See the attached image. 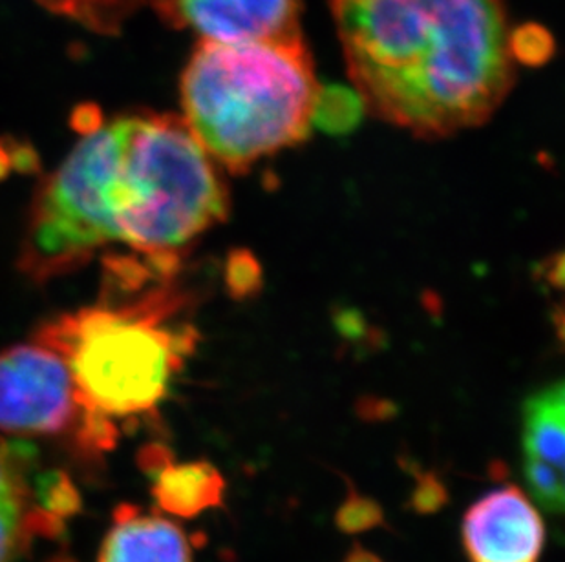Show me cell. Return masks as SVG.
Segmentation results:
<instances>
[{
  "mask_svg": "<svg viewBox=\"0 0 565 562\" xmlns=\"http://www.w3.org/2000/svg\"><path fill=\"white\" fill-rule=\"evenodd\" d=\"M551 37L539 26L523 28L520 32L511 33L512 58L525 64L545 63L551 55Z\"/></svg>",
  "mask_w": 565,
  "mask_h": 562,
  "instance_id": "cell-17",
  "label": "cell"
},
{
  "mask_svg": "<svg viewBox=\"0 0 565 562\" xmlns=\"http://www.w3.org/2000/svg\"><path fill=\"white\" fill-rule=\"evenodd\" d=\"M447 488L434 475H423L412 494L411 506L419 515H433L447 505Z\"/></svg>",
  "mask_w": 565,
  "mask_h": 562,
  "instance_id": "cell-19",
  "label": "cell"
},
{
  "mask_svg": "<svg viewBox=\"0 0 565 562\" xmlns=\"http://www.w3.org/2000/svg\"><path fill=\"white\" fill-rule=\"evenodd\" d=\"M163 19L207 41L300 35V0H154Z\"/></svg>",
  "mask_w": 565,
  "mask_h": 562,
  "instance_id": "cell-7",
  "label": "cell"
},
{
  "mask_svg": "<svg viewBox=\"0 0 565 562\" xmlns=\"http://www.w3.org/2000/svg\"><path fill=\"white\" fill-rule=\"evenodd\" d=\"M55 15L77 22L86 30L102 35L121 32L125 21L138 10L143 0H38Z\"/></svg>",
  "mask_w": 565,
  "mask_h": 562,
  "instance_id": "cell-12",
  "label": "cell"
},
{
  "mask_svg": "<svg viewBox=\"0 0 565 562\" xmlns=\"http://www.w3.org/2000/svg\"><path fill=\"white\" fill-rule=\"evenodd\" d=\"M81 139L39 192L22 267L35 280L85 266L124 245L156 272L227 216V191L183 119L132 114L105 122L83 107Z\"/></svg>",
  "mask_w": 565,
  "mask_h": 562,
  "instance_id": "cell-1",
  "label": "cell"
},
{
  "mask_svg": "<svg viewBox=\"0 0 565 562\" xmlns=\"http://www.w3.org/2000/svg\"><path fill=\"white\" fill-rule=\"evenodd\" d=\"M335 526L342 533L355 536V533H364V531L375 530V528H386V520H384V511L377 500L358 494L350 484L347 499L342 502L341 508L337 509Z\"/></svg>",
  "mask_w": 565,
  "mask_h": 562,
  "instance_id": "cell-15",
  "label": "cell"
},
{
  "mask_svg": "<svg viewBox=\"0 0 565 562\" xmlns=\"http://www.w3.org/2000/svg\"><path fill=\"white\" fill-rule=\"evenodd\" d=\"M227 283L233 296H249L260 285V267L249 252L231 255L227 263Z\"/></svg>",
  "mask_w": 565,
  "mask_h": 562,
  "instance_id": "cell-18",
  "label": "cell"
},
{
  "mask_svg": "<svg viewBox=\"0 0 565 562\" xmlns=\"http://www.w3.org/2000/svg\"><path fill=\"white\" fill-rule=\"evenodd\" d=\"M363 112L364 105L358 91L331 86L320 88L315 105L313 122L324 132L341 136L358 127Z\"/></svg>",
  "mask_w": 565,
  "mask_h": 562,
  "instance_id": "cell-13",
  "label": "cell"
},
{
  "mask_svg": "<svg viewBox=\"0 0 565 562\" xmlns=\"http://www.w3.org/2000/svg\"><path fill=\"white\" fill-rule=\"evenodd\" d=\"M364 110L419 138L480 127L514 85L502 0H333Z\"/></svg>",
  "mask_w": 565,
  "mask_h": 562,
  "instance_id": "cell-2",
  "label": "cell"
},
{
  "mask_svg": "<svg viewBox=\"0 0 565 562\" xmlns=\"http://www.w3.org/2000/svg\"><path fill=\"white\" fill-rule=\"evenodd\" d=\"M161 309L160 303L85 309L41 331L38 342L68 364L86 442L107 446L110 419L149 413L169 393L185 338L161 325Z\"/></svg>",
  "mask_w": 565,
  "mask_h": 562,
  "instance_id": "cell-4",
  "label": "cell"
},
{
  "mask_svg": "<svg viewBox=\"0 0 565 562\" xmlns=\"http://www.w3.org/2000/svg\"><path fill=\"white\" fill-rule=\"evenodd\" d=\"M319 91L302 35L202 39L182 75L183 122L209 158L244 174L308 138Z\"/></svg>",
  "mask_w": 565,
  "mask_h": 562,
  "instance_id": "cell-3",
  "label": "cell"
},
{
  "mask_svg": "<svg viewBox=\"0 0 565 562\" xmlns=\"http://www.w3.org/2000/svg\"><path fill=\"white\" fill-rule=\"evenodd\" d=\"M83 409L68 364L43 342L0 353V430L15 435H55Z\"/></svg>",
  "mask_w": 565,
  "mask_h": 562,
  "instance_id": "cell-5",
  "label": "cell"
},
{
  "mask_svg": "<svg viewBox=\"0 0 565 562\" xmlns=\"http://www.w3.org/2000/svg\"><path fill=\"white\" fill-rule=\"evenodd\" d=\"M97 562H192V553L188 537L177 522L121 506Z\"/></svg>",
  "mask_w": 565,
  "mask_h": 562,
  "instance_id": "cell-8",
  "label": "cell"
},
{
  "mask_svg": "<svg viewBox=\"0 0 565 562\" xmlns=\"http://www.w3.org/2000/svg\"><path fill=\"white\" fill-rule=\"evenodd\" d=\"M523 477L529 494L545 511L561 515L564 511V472L542 462H523Z\"/></svg>",
  "mask_w": 565,
  "mask_h": 562,
  "instance_id": "cell-14",
  "label": "cell"
},
{
  "mask_svg": "<svg viewBox=\"0 0 565 562\" xmlns=\"http://www.w3.org/2000/svg\"><path fill=\"white\" fill-rule=\"evenodd\" d=\"M60 520L30 508V497L0 499V562L15 561L33 533L60 530Z\"/></svg>",
  "mask_w": 565,
  "mask_h": 562,
  "instance_id": "cell-11",
  "label": "cell"
},
{
  "mask_svg": "<svg viewBox=\"0 0 565 562\" xmlns=\"http://www.w3.org/2000/svg\"><path fill=\"white\" fill-rule=\"evenodd\" d=\"M522 442L525 461L542 462L564 472V383L547 386L525 400Z\"/></svg>",
  "mask_w": 565,
  "mask_h": 562,
  "instance_id": "cell-10",
  "label": "cell"
},
{
  "mask_svg": "<svg viewBox=\"0 0 565 562\" xmlns=\"http://www.w3.org/2000/svg\"><path fill=\"white\" fill-rule=\"evenodd\" d=\"M461 536L470 562H539L545 526L522 489L503 486L467 509Z\"/></svg>",
  "mask_w": 565,
  "mask_h": 562,
  "instance_id": "cell-6",
  "label": "cell"
},
{
  "mask_svg": "<svg viewBox=\"0 0 565 562\" xmlns=\"http://www.w3.org/2000/svg\"><path fill=\"white\" fill-rule=\"evenodd\" d=\"M342 562H384L383 559L375 555V553L370 552L366 548L361 547V544H353L350 548V552L347 553V558Z\"/></svg>",
  "mask_w": 565,
  "mask_h": 562,
  "instance_id": "cell-20",
  "label": "cell"
},
{
  "mask_svg": "<svg viewBox=\"0 0 565 562\" xmlns=\"http://www.w3.org/2000/svg\"><path fill=\"white\" fill-rule=\"evenodd\" d=\"M26 453L0 442V499L2 497H30L26 484Z\"/></svg>",
  "mask_w": 565,
  "mask_h": 562,
  "instance_id": "cell-16",
  "label": "cell"
},
{
  "mask_svg": "<svg viewBox=\"0 0 565 562\" xmlns=\"http://www.w3.org/2000/svg\"><path fill=\"white\" fill-rule=\"evenodd\" d=\"M150 477L154 478L152 495L166 514L194 519L207 509L224 506V477L209 462H167Z\"/></svg>",
  "mask_w": 565,
  "mask_h": 562,
  "instance_id": "cell-9",
  "label": "cell"
}]
</instances>
